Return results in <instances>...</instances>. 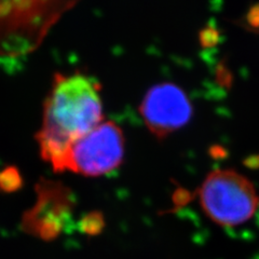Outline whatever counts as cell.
Here are the masks:
<instances>
[{
    "label": "cell",
    "instance_id": "cell-1",
    "mask_svg": "<svg viewBox=\"0 0 259 259\" xmlns=\"http://www.w3.org/2000/svg\"><path fill=\"white\" fill-rule=\"evenodd\" d=\"M103 121L100 85L82 74L59 75L45 104L42 127L37 134L40 153L55 172L70 146Z\"/></svg>",
    "mask_w": 259,
    "mask_h": 259
},
{
    "label": "cell",
    "instance_id": "cell-2",
    "mask_svg": "<svg viewBox=\"0 0 259 259\" xmlns=\"http://www.w3.org/2000/svg\"><path fill=\"white\" fill-rule=\"evenodd\" d=\"M200 204L215 224L233 227L246 223L256 213L259 197L247 177L231 168L210 172L199 189Z\"/></svg>",
    "mask_w": 259,
    "mask_h": 259
},
{
    "label": "cell",
    "instance_id": "cell-3",
    "mask_svg": "<svg viewBox=\"0 0 259 259\" xmlns=\"http://www.w3.org/2000/svg\"><path fill=\"white\" fill-rule=\"evenodd\" d=\"M124 139L111 121L102 122L72 144L65 157L63 172L101 176L116 169L123 160Z\"/></svg>",
    "mask_w": 259,
    "mask_h": 259
},
{
    "label": "cell",
    "instance_id": "cell-4",
    "mask_svg": "<svg viewBox=\"0 0 259 259\" xmlns=\"http://www.w3.org/2000/svg\"><path fill=\"white\" fill-rule=\"evenodd\" d=\"M140 110L146 125L158 139H164L187 124L192 113L187 95L172 83L152 87Z\"/></svg>",
    "mask_w": 259,
    "mask_h": 259
},
{
    "label": "cell",
    "instance_id": "cell-5",
    "mask_svg": "<svg viewBox=\"0 0 259 259\" xmlns=\"http://www.w3.org/2000/svg\"><path fill=\"white\" fill-rule=\"evenodd\" d=\"M38 201L23 217V230L50 241L61 232L65 218L71 208L70 191L62 184L40 181L36 186Z\"/></svg>",
    "mask_w": 259,
    "mask_h": 259
},
{
    "label": "cell",
    "instance_id": "cell-6",
    "mask_svg": "<svg viewBox=\"0 0 259 259\" xmlns=\"http://www.w3.org/2000/svg\"><path fill=\"white\" fill-rule=\"evenodd\" d=\"M22 185V176L15 166H7L0 172V190L5 192H13L19 190Z\"/></svg>",
    "mask_w": 259,
    "mask_h": 259
},
{
    "label": "cell",
    "instance_id": "cell-7",
    "mask_svg": "<svg viewBox=\"0 0 259 259\" xmlns=\"http://www.w3.org/2000/svg\"><path fill=\"white\" fill-rule=\"evenodd\" d=\"M97 227H100L99 217L95 215H88L81 222V228L87 233H95L97 231Z\"/></svg>",
    "mask_w": 259,
    "mask_h": 259
}]
</instances>
